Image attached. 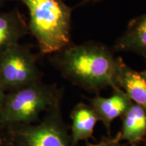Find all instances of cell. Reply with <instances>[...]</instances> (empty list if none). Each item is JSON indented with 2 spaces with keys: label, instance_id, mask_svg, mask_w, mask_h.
I'll list each match as a JSON object with an SVG mask.
<instances>
[{
  "label": "cell",
  "instance_id": "52a82bcc",
  "mask_svg": "<svg viewBox=\"0 0 146 146\" xmlns=\"http://www.w3.org/2000/svg\"><path fill=\"white\" fill-rule=\"evenodd\" d=\"M115 83L133 103L146 108V70H135L117 57Z\"/></svg>",
  "mask_w": 146,
  "mask_h": 146
},
{
  "label": "cell",
  "instance_id": "3957f363",
  "mask_svg": "<svg viewBox=\"0 0 146 146\" xmlns=\"http://www.w3.org/2000/svg\"><path fill=\"white\" fill-rule=\"evenodd\" d=\"M62 91L41 81L5 94L0 107V132L11 126L30 125L61 104Z\"/></svg>",
  "mask_w": 146,
  "mask_h": 146
},
{
  "label": "cell",
  "instance_id": "4fadbf2b",
  "mask_svg": "<svg viewBox=\"0 0 146 146\" xmlns=\"http://www.w3.org/2000/svg\"><path fill=\"white\" fill-rule=\"evenodd\" d=\"M0 146H14L3 133H0Z\"/></svg>",
  "mask_w": 146,
  "mask_h": 146
},
{
  "label": "cell",
  "instance_id": "8992f818",
  "mask_svg": "<svg viewBox=\"0 0 146 146\" xmlns=\"http://www.w3.org/2000/svg\"><path fill=\"white\" fill-rule=\"evenodd\" d=\"M89 101L99 122L103 124L110 135L112 122L116 118H121L133 103L119 87L112 89V94L108 97L97 95L89 99Z\"/></svg>",
  "mask_w": 146,
  "mask_h": 146
},
{
  "label": "cell",
  "instance_id": "ac0fdd59",
  "mask_svg": "<svg viewBox=\"0 0 146 146\" xmlns=\"http://www.w3.org/2000/svg\"><path fill=\"white\" fill-rule=\"evenodd\" d=\"M145 58H146V57H145Z\"/></svg>",
  "mask_w": 146,
  "mask_h": 146
},
{
  "label": "cell",
  "instance_id": "8fae6325",
  "mask_svg": "<svg viewBox=\"0 0 146 146\" xmlns=\"http://www.w3.org/2000/svg\"><path fill=\"white\" fill-rule=\"evenodd\" d=\"M29 32V27L17 9L0 12V53L18 43Z\"/></svg>",
  "mask_w": 146,
  "mask_h": 146
},
{
  "label": "cell",
  "instance_id": "9c48e42d",
  "mask_svg": "<svg viewBox=\"0 0 146 146\" xmlns=\"http://www.w3.org/2000/svg\"><path fill=\"white\" fill-rule=\"evenodd\" d=\"M70 139L72 146H76L80 141H88L93 137L98 122V116L89 104L80 102L70 113Z\"/></svg>",
  "mask_w": 146,
  "mask_h": 146
},
{
  "label": "cell",
  "instance_id": "277c9868",
  "mask_svg": "<svg viewBox=\"0 0 146 146\" xmlns=\"http://www.w3.org/2000/svg\"><path fill=\"white\" fill-rule=\"evenodd\" d=\"M2 131L14 146H72L61 104L45 113L36 125L11 126Z\"/></svg>",
  "mask_w": 146,
  "mask_h": 146
},
{
  "label": "cell",
  "instance_id": "6da1fadb",
  "mask_svg": "<svg viewBox=\"0 0 146 146\" xmlns=\"http://www.w3.org/2000/svg\"><path fill=\"white\" fill-rule=\"evenodd\" d=\"M53 60L64 77L89 92L98 94L118 87L115 83L117 57L104 45L70 44L55 53Z\"/></svg>",
  "mask_w": 146,
  "mask_h": 146
},
{
  "label": "cell",
  "instance_id": "7c38bea8",
  "mask_svg": "<svg viewBox=\"0 0 146 146\" xmlns=\"http://www.w3.org/2000/svg\"><path fill=\"white\" fill-rule=\"evenodd\" d=\"M86 146H123L120 143L117 136L108 137L102 138L101 141L96 143H87Z\"/></svg>",
  "mask_w": 146,
  "mask_h": 146
},
{
  "label": "cell",
  "instance_id": "30bf717a",
  "mask_svg": "<svg viewBox=\"0 0 146 146\" xmlns=\"http://www.w3.org/2000/svg\"><path fill=\"white\" fill-rule=\"evenodd\" d=\"M118 52H133L146 57V14L133 18L114 46Z\"/></svg>",
  "mask_w": 146,
  "mask_h": 146
},
{
  "label": "cell",
  "instance_id": "7a4b0ae2",
  "mask_svg": "<svg viewBox=\"0 0 146 146\" xmlns=\"http://www.w3.org/2000/svg\"><path fill=\"white\" fill-rule=\"evenodd\" d=\"M29 12V30L41 54H55L70 45L72 9L62 0H20Z\"/></svg>",
  "mask_w": 146,
  "mask_h": 146
},
{
  "label": "cell",
  "instance_id": "5bb4252c",
  "mask_svg": "<svg viewBox=\"0 0 146 146\" xmlns=\"http://www.w3.org/2000/svg\"><path fill=\"white\" fill-rule=\"evenodd\" d=\"M5 94H6V91L5 90L4 87H3V85L2 81H1V76H0V107H1L3 100H4Z\"/></svg>",
  "mask_w": 146,
  "mask_h": 146
},
{
  "label": "cell",
  "instance_id": "2e32d148",
  "mask_svg": "<svg viewBox=\"0 0 146 146\" xmlns=\"http://www.w3.org/2000/svg\"><path fill=\"white\" fill-rule=\"evenodd\" d=\"M8 1H10V0H0V8H1V7Z\"/></svg>",
  "mask_w": 146,
  "mask_h": 146
},
{
  "label": "cell",
  "instance_id": "ba28073f",
  "mask_svg": "<svg viewBox=\"0 0 146 146\" xmlns=\"http://www.w3.org/2000/svg\"><path fill=\"white\" fill-rule=\"evenodd\" d=\"M121 119V129L116 135L118 139L131 146H137L146 136L145 109L133 102Z\"/></svg>",
  "mask_w": 146,
  "mask_h": 146
},
{
  "label": "cell",
  "instance_id": "9a60e30c",
  "mask_svg": "<svg viewBox=\"0 0 146 146\" xmlns=\"http://www.w3.org/2000/svg\"><path fill=\"white\" fill-rule=\"evenodd\" d=\"M101 0H83L81 2V4H85L87 3H91V2H97V1H100Z\"/></svg>",
  "mask_w": 146,
  "mask_h": 146
},
{
  "label": "cell",
  "instance_id": "5b68a950",
  "mask_svg": "<svg viewBox=\"0 0 146 146\" xmlns=\"http://www.w3.org/2000/svg\"><path fill=\"white\" fill-rule=\"evenodd\" d=\"M37 56L19 43L0 53V76L5 91H11L41 81Z\"/></svg>",
  "mask_w": 146,
  "mask_h": 146
},
{
  "label": "cell",
  "instance_id": "e0dca14e",
  "mask_svg": "<svg viewBox=\"0 0 146 146\" xmlns=\"http://www.w3.org/2000/svg\"><path fill=\"white\" fill-rule=\"evenodd\" d=\"M145 110H146V108H145Z\"/></svg>",
  "mask_w": 146,
  "mask_h": 146
}]
</instances>
